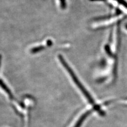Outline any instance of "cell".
Wrapping results in <instances>:
<instances>
[{
    "label": "cell",
    "instance_id": "cell-2",
    "mask_svg": "<svg viewBox=\"0 0 127 127\" xmlns=\"http://www.w3.org/2000/svg\"><path fill=\"white\" fill-rule=\"evenodd\" d=\"M125 15L124 14H119L116 16H113L109 18H107L105 19L101 20L98 22V27H107L110 25H112L113 24L117 23L119 21L121 20L122 19H124Z\"/></svg>",
    "mask_w": 127,
    "mask_h": 127
},
{
    "label": "cell",
    "instance_id": "cell-3",
    "mask_svg": "<svg viewBox=\"0 0 127 127\" xmlns=\"http://www.w3.org/2000/svg\"><path fill=\"white\" fill-rule=\"evenodd\" d=\"M90 113H91V111H87V112H86L84 114H83L82 116L80 117V118L78 119V120L76 122V124L75 125L74 127H80L82 124V123L83 122V121L85 120L86 117L88 116Z\"/></svg>",
    "mask_w": 127,
    "mask_h": 127
},
{
    "label": "cell",
    "instance_id": "cell-6",
    "mask_svg": "<svg viewBox=\"0 0 127 127\" xmlns=\"http://www.w3.org/2000/svg\"><path fill=\"white\" fill-rule=\"evenodd\" d=\"M61 1V7L62 9H64L66 7V2H65V0H60Z\"/></svg>",
    "mask_w": 127,
    "mask_h": 127
},
{
    "label": "cell",
    "instance_id": "cell-4",
    "mask_svg": "<svg viewBox=\"0 0 127 127\" xmlns=\"http://www.w3.org/2000/svg\"><path fill=\"white\" fill-rule=\"evenodd\" d=\"M0 86H1V88L8 95H9V96L11 99L13 98V95L12 94L11 91L9 90V89L8 88L7 86L4 84V83L1 79H0Z\"/></svg>",
    "mask_w": 127,
    "mask_h": 127
},
{
    "label": "cell",
    "instance_id": "cell-1",
    "mask_svg": "<svg viewBox=\"0 0 127 127\" xmlns=\"http://www.w3.org/2000/svg\"><path fill=\"white\" fill-rule=\"evenodd\" d=\"M58 58H59V61H60L61 63H62V64L63 65L64 67H65V68L66 69V70L68 71V73L70 75V76H71V78L73 79V80L74 81V83L77 86L79 89L82 91L83 94H84V95L86 96V97L87 98V100H88L89 102L91 103V104H94V100H93V98H92V97L91 96L90 94L87 92V91L85 90L84 86L82 85L81 83L79 81L78 79L77 78V76H76V75L75 74L74 71L72 69L70 68V67L68 65V64L66 63L64 58L61 55H58Z\"/></svg>",
    "mask_w": 127,
    "mask_h": 127
},
{
    "label": "cell",
    "instance_id": "cell-5",
    "mask_svg": "<svg viewBox=\"0 0 127 127\" xmlns=\"http://www.w3.org/2000/svg\"><path fill=\"white\" fill-rule=\"evenodd\" d=\"M45 49V47L44 46H39V47H35L31 49V53L34 54V53H37L39 51H41L43 49Z\"/></svg>",
    "mask_w": 127,
    "mask_h": 127
},
{
    "label": "cell",
    "instance_id": "cell-8",
    "mask_svg": "<svg viewBox=\"0 0 127 127\" xmlns=\"http://www.w3.org/2000/svg\"><path fill=\"white\" fill-rule=\"evenodd\" d=\"M1 62H2V56L1 54H0V66H1Z\"/></svg>",
    "mask_w": 127,
    "mask_h": 127
},
{
    "label": "cell",
    "instance_id": "cell-7",
    "mask_svg": "<svg viewBox=\"0 0 127 127\" xmlns=\"http://www.w3.org/2000/svg\"><path fill=\"white\" fill-rule=\"evenodd\" d=\"M47 46H50L51 45H52V44H53V42H52V41H51L50 40H48L47 41Z\"/></svg>",
    "mask_w": 127,
    "mask_h": 127
}]
</instances>
